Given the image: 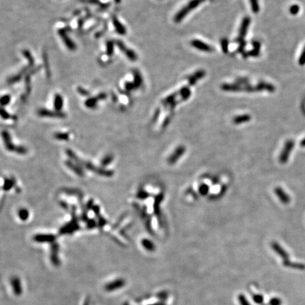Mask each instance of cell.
<instances>
[{"label": "cell", "instance_id": "7", "mask_svg": "<svg viewBox=\"0 0 305 305\" xmlns=\"http://www.w3.org/2000/svg\"><path fill=\"white\" fill-rule=\"evenodd\" d=\"M250 22H251V19L249 16H245L244 18V19L242 20V24H241L240 29V33H239V37L237 38V41H244L243 39H244V37L246 36V32H247L248 28H249L250 25Z\"/></svg>", "mask_w": 305, "mask_h": 305}, {"label": "cell", "instance_id": "40", "mask_svg": "<svg viewBox=\"0 0 305 305\" xmlns=\"http://www.w3.org/2000/svg\"><path fill=\"white\" fill-rule=\"evenodd\" d=\"M290 11L292 14H296L299 11V7L297 5H293V6L291 7Z\"/></svg>", "mask_w": 305, "mask_h": 305}, {"label": "cell", "instance_id": "29", "mask_svg": "<svg viewBox=\"0 0 305 305\" xmlns=\"http://www.w3.org/2000/svg\"><path fill=\"white\" fill-rule=\"evenodd\" d=\"M250 4H251V10L253 13L257 14L259 12V5L258 0H250Z\"/></svg>", "mask_w": 305, "mask_h": 305}, {"label": "cell", "instance_id": "1", "mask_svg": "<svg viewBox=\"0 0 305 305\" xmlns=\"http://www.w3.org/2000/svg\"><path fill=\"white\" fill-rule=\"evenodd\" d=\"M66 152H67V156H69V158H70L71 159H72L73 160H74L76 163H78V165L83 166V167H85V168H86L87 170H88L92 171L93 172L99 175L100 176H104V177H112V175H114V172H112L111 170H107L103 169V168H100V167H97V166L93 165L90 162L84 161V160H81V159L78 158V156H76V155L75 154V153L73 152L72 151H71V150H69V149L67 150Z\"/></svg>", "mask_w": 305, "mask_h": 305}, {"label": "cell", "instance_id": "31", "mask_svg": "<svg viewBox=\"0 0 305 305\" xmlns=\"http://www.w3.org/2000/svg\"><path fill=\"white\" fill-rule=\"evenodd\" d=\"M113 159L114 158H113V156H112V155H108V156H106L105 158H104L103 160H101V165H103L104 166L109 165V163H111V162H112Z\"/></svg>", "mask_w": 305, "mask_h": 305}, {"label": "cell", "instance_id": "5", "mask_svg": "<svg viewBox=\"0 0 305 305\" xmlns=\"http://www.w3.org/2000/svg\"><path fill=\"white\" fill-rule=\"evenodd\" d=\"M59 246L57 243L54 242L51 245V252H50V261L52 264L56 267H58L60 265V261L59 259Z\"/></svg>", "mask_w": 305, "mask_h": 305}, {"label": "cell", "instance_id": "25", "mask_svg": "<svg viewBox=\"0 0 305 305\" xmlns=\"http://www.w3.org/2000/svg\"><path fill=\"white\" fill-rule=\"evenodd\" d=\"M180 93L181 94V96H182V100H186L189 99L190 96H191V91H190V89L189 88L185 86V87H183L182 89H181L180 91Z\"/></svg>", "mask_w": 305, "mask_h": 305}, {"label": "cell", "instance_id": "34", "mask_svg": "<svg viewBox=\"0 0 305 305\" xmlns=\"http://www.w3.org/2000/svg\"><path fill=\"white\" fill-rule=\"evenodd\" d=\"M221 45H222V49L223 50L224 53H227L228 52V41L227 39H222L221 41Z\"/></svg>", "mask_w": 305, "mask_h": 305}, {"label": "cell", "instance_id": "41", "mask_svg": "<svg viewBox=\"0 0 305 305\" xmlns=\"http://www.w3.org/2000/svg\"><path fill=\"white\" fill-rule=\"evenodd\" d=\"M252 45L253 47H254L255 50H260L261 48V43H259V41H252Z\"/></svg>", "mask_w": 305, "mask_h": 305}, {"label": "cell", "instance_id": "42", "mask_svg": "<svg viewBox=\"0 0 305 305\" xmlns=\"http://www.w3.org/2000/svg\"><path fill=\"white\" fill-rule=\"evenodd\" d=\"M208 190H209V188H208L207 186L204 185L200 188V193H201V194L205 195L206 193H207Z\"/></svg>", "mask_w": 305, "mask_h": 305}, {"label": "cell", "instance_id": "43", "mask_svg": "<svg viewBox=\"0 0 305 305\" xmlns=\"http://www.w3.org/2000/svg\"><path fill=\"white\" fill-rule=\"evenodd\" d=\"M1 117L4 119V120H7V119H9L10 117V115L8 114V112H7L6 111H4V109L3 108L1 109Z\"/></svg>", "mask_w": 305, "mask_h": 305}, {"label": "cell", "instance_id": "20", "mask_svg": "<svg viewBox=\"0 0 305 305\" xmlns=\"http://www.w3.org/2000/svg\"><path fill=\"white\" fill-rule=\"evenodd\" d=\"M256 88L258 91H261L263 90H266L269 92H273L275 91V87L273 86L272 84H270V83H265V82H260L257 84Z\"/></svg>", "mask_w": 305, "mask_h": 305}, {"label": "cell", "instance_id": "45", "mask_svg": "<svg viewBox=\"0 0 305 305\" xmlns=\"http://www.w3.org/2000/svg\"><path fill=\"white\" fill-rule=\"evenodd\" d=\"M254 300H255L257 303H262L263 301V298H262V296L257 295V296H256L255 297H254Z\"/></svg>", "mask_w": 305, "mask_h": 305}, {"label": "cell", "instance_id": "49", "mask_svg": "<svg viewBox=\"0 0 305 305\" xmlns=\"http://www.w3.org/2000/svg\"><path fill=\"white\" fill-rule=\"evenodd\" d=\"M123 305H129V303H128L127 302H126L125 303H124Z\"/></svg>", "mask_w": 305, "mask_h": 305}, {"label": "cell", "instance_id": "18", "mask_svg": "<svg viewBox=\"0 0 305 305\" xmlns=\"http://www.w3.org/2000/svg\"><path fill=\"white\" fill-rule=\"evenodd\" d=\"M112 23H113V25H114V28H115V30H117V32L118 33H120V35H125V33H126L125 27L122 24L121 22L119 21V20L115 17V16L113 17Z\"/></svg>", "mask_w": 305, "mask_h": 305}, {"label": "cell", "instance_id": "35", "mask_svg": "<svg viewBox=\"0 0 305 305\" xmlns=\"http://www.w3.org/2000/svg\"><path fill=\"white\" fill-rule=\"evenodd\" d=\"M205 75H206V72H204V71L200 70V71H198V72H196L193 75V76H194L195 78H196L197 81H198L199 79H200V78H201L204 77V76H205Z\"/></svg>", "mask_w": 305, "mask_h": 305}, {"label": "cell", "instance_id": "15", "mask_svg": "<svg viewBox=\"0 0 305 305\" xmlns=\"http://www.w3.org/2000/svg\"><path fill=\"white\" fill-rule=\"evenodd\" d=\"M59 35L61 36L62 39L63 40L64 43L66 46L68 47L69 49H70V50H74L75 47H76V45H75L74 43H73V41H72V40H71L70 38L67 36V35L64 32V30H60V31H59Z\"/></svg>", "mask_w": 305, "mask_h": 305}, {"label": "cell", "instance_id": "48", "mask_svg": "<svg viewBox=\"0 0 305 305\" xmlns=\"http://www.w3.org/2000/svg\"><path fill=\"white\" fill-rule=\"evenodd\" d=\"M300 145H301V146H302V147H305V138H304V139H303V140L302 141H301Z\"/></svg>", "mask_w": 305, "mask_h": 305}, {"label": "cell", "instance_id": "11", "mask_svg": "<svg viewBox=\"0 0 305 305\" xmlns=\"http://www.w3.org/2000/svg\"><path fill=\"white\" fill-rule=\"evenodd\" d=\"M33 240L35 242L40 243L47 242L52 244L55 241L56 237L54 235H50V234H45H45H38L34 237Z\"/></svg>", "mask_w": 305, "mask_h": 305}, {"label": "cell", "instance_id": "26", "mask_svg": "<svg viewBox=\"0 0 305 305\" xmlns=\"http://www.w3.org/2000/svg\"><path fill=\"white\" fill-rule=\"evenodd\" d=\"M205 1L206 0H191V1H190L189 4L187 5V7H188L189 11L193 10L194 9H196L197 7H199V5L200 4H201Z\"/></svg>", "mask_w": 305, "mask_h": 305}, {"label": "cell", "instance_id": "12", "mask_svg": "<svg viewBox=\"0 0 305 305\" xmlns=\"http://www.w3.org/2000/svg\"><path fill=\"white\" fill-rule=\"evenodd\" d=\"M185 152V148L184 146H179L177 149L175 151V152L171 155L168 159V162L170 164L175 163V162L177 161V160L180 157H181Z\"/></svg>", "mask_w": 305, "mask_h": 305}, {"label": "cell", "instance_id": "21", "mask_svg": "<svg viewBox=\"0 0 305 305\" xmlns=\"http://www.w3.org/2000/svg\"><path fill=\"white\" fill-rule=\"evenodd\" d=\"M54 107L57 111L59 112L63 107V98L59 94H56L54 99Z\"/></svg>", "mask_w": 305, "mask_h": 305}, {"label": "cell", "instance_id": "8", "mask_svg": "<svg viewBox=\"0 0 305 305\" xmlns=\"http://www.w3.org/2000/svg\"><path fill=\"white\" fill-rule=\"evenodd\" d=\"M117 45L119 48L121 50L122 52H124L125 54V55L127 56V57L129 59L131 60V61H135V60L137 59V54L135 53L134 51L131 49L127 48V47L125 46V45L121 41H117Z\"/></svg>", "mask_w": 305, "mask_h": 305}, {"label": "cell", "instance_id": "22", "mask_svg": "<svg viewBox=\"0 0 305 305\" xmlns=\"http://www.w3.org/2000/svg\"><path fill=\"white\" fill-rule=\"evenodd\" d=\"M251 120V116L249 114H242V115L237 116L234 118V123L239 125V124L244 123V122H249Z\"/></svg>", "mask_w": 305, "mask_h": 305}, {"label": "cell", "instance_id": "24", "mask_svg": "<svg viewBox=\"0 0 305 305\" xmlns=\"http://www.w3.org/2000/svg\"><path fill=\"white\" fill-rule=\"evenodd\" d=\"M141 244L143 247L149 251H153L156 249L154 244L150 240H146V239H144V240H142Z\"/></svg>", "mask_w": 305, "mask_h": 305}, {"label": "cell", "instance_id": "19", "mask_svg": "<svg viewBox=\"0 0 305 305\" xmlns=\"http://www.w3.org/2000/svg\"><path fill=\"white\" fill-rule=\"evenodd\" d=\"M189 12L190 11L187 6L183 7V8L176 14V16H175V21L176 22V23L180 22L182 20H183L184 18L188 14H189Z\"/></svg>", "mask_w": 305, "mask_h": 305}, {"label": "cell", "instance_id": "36", "mask_svg": "<svg viewBox=\"0 0 305 305\" xmlns=\"http://www.w3.org/2000/svg\"><path fill=\"white\" fill-rule=\"evenodd\" d=\"M1 105H7V104L10 102V96H4L1 99Z\"/></svg>", "mask_w": 305, "mask_h": 305}, {"label": "cell", "instance_id": "10", "mask_svg": "<svg viewBox=\"0 0 305 305\" xmlns=\"http://www.w3.org/2000/svg\"><path fill=\"white\" fill-rule=\"evenodd\" d=\"M191 45H192L193 47H195V48L198 49V50H199L204 51V52H212L213 51V47L210 46L208 44L199 41V40H193V41L191 42Z\"/></svg>", "mask_w": 305, "mask_h": 305}, {"label": "cell", "instance_id": "3", "mask_svg": "<svg viewBox=\"0 0 305 305\" xmlns=\"http://www.w3.org/2000/svg\"><path fill=\"white\" fill-rule=\"evenodd\" d=\"M294 146H295V143L293 140H289L286 142L284 149L280 156V162L281 163H285L288 161L290 153L293 149Z\"/></svg>", "mask_w": 305, "mask_h": 305}, {"label": "cell", "instance_id": "38", "mask_svg": "<svg viewBox=\"0 0 305 305\" xmlns=\"http://www.w3.org/2000/svg\"><path fill=\"white\" fill-rule=\"evenodd\" d=\"M281 300L279 298H273L272 299L270 302V304L271 305H280L281 304Z\"/></svg>", "mask_w": 305, "mask_h": 305}, {"label": "cell", "instance_id": "37", "mask_svg": "<svg viewBox=\"0 0 305 305\" xmlns=\"http://www.w3.org/2000/svg\"><path fill=\"white\" fill-rule=\"evenodd\" d=\"M96 221L93 220H87V227L89 228V229H92L94 227H96Z\"/></svg>", "mask_w": 305, "mask_h": 305}, {"label": "cell", "instance_id": "2", "mask_svg": "<svg viewBox=\"0 0 305 305\" xmlns=\"http://www.w3.org/2000/svg\"><path fill=\"white\" fill-rule=\"evenodd\" d=\"M2 136L4 141L5 146H6V149L8 150V151H14V152H16V153H19V154L21 155L25 154V153H27V150L25 148L22 146H16L12 143V140H11L10 135L7 131H3Z\"/></svg>", "mask_w": 305, "mask_h": 305}, {"label": "cell", "instance_id": "16", "mask_svg": "<svg viewBox=\"0 0 305 305\" xmlns=\"http://www.w3.org/2000/svg\"><path fill=\"white\" fill-rule=\"evenodd\" d=\"M272 246H273V249L275 250V251H276V252L278 254L280 255L285 261H288V258H289V255L287 254L286 251H285V250L283 249V248L281 247V246L279 245L277 243L273 242V244H272Z\"/></svg>", "mask_w": 305, "mask_h": 305}, {"label": "cell", "instance_id": "30", "mask_svg": "<svg viewBox=\"0 0 305 305\" xmlns=\"http://www.w3.org/2000/svg\"><path fill=\"white\" fill-rule=\"evenodd\" d=\"M19 216L23 221L26 220L29 216V213L26 209H23L19 211Z\"/></svg>", "mask_w": 305, "mask_h": 305}, {"label": "cell", "instance_id": "39", "mask_svg": "<svg viewBox=\"0 0 305 305\" xmlns=\"http://www.w3.org/2000/svg\"><path fill=\"white\" fill-rule=\"evenodd\" d=\"M137 196H138L139 199H145L146 197L148 196V193L144 191H138V194H137Z\"/></svg>", "mask_w": 305, "mask_h": 305}, {"label": "cell", "instance_id": "33", "mask_svg": "<svg viewBox=\"0 0 305 305\" xmlns=\"http://www.w3.org/2000/svg\"><path fill=\"white\" fill-rule=\"evenodd\" d=\"M96 104H97V100H96V98H90V99H88L86 101V103H85V105H86L87 107H88L89 108H93L95 106H96Z\"/></svg>", "mask_w": 305, "mask_h": 305}, {"label": "cell", "instance_id": "9", "mask_svg": "<svg viewBox=\"0 0 305 305\" xmlns=\"http://www.w3.org/2000/svg\"><path fill=\"white\" fill-rule=\"evenodd\" d=\"M10 283L12 287L14 295L16 296H21L23 290H22L21 283L19 277L17 276H13L10 279Z\"/></svg>", "mask_w": 305, "mask_h": 305}, {"label": "cell", "instance_id": "28", "mask_svg": "<svg viewBox=\"0 0 305 305\" xmlns=\"http://www.w3.org/2000/svg\"><path fill=\"white\" fill-rule=\"evenodd\" d=\"M14 184H15V180H12V179H6L4 182V184L3 186V189L5 190V191H8L12 187H14Z\"/></svg>", "mask_w": 305, "mask_h": 305}, {"label": "cell", "instance_id": "17", "mask_svg": "<svg viewBox=\"0 0 305 305\" xmlns=\"http://www.w3.org/2000/svg\"><path fill=\"white\" fill-rule=\"evenodd\" d=\"M65 163H66V165H67V167H69L72 171H74V172L78 175V176H79V177L83 176V175H84L83 171L82 170L81 168L79 167V166L77 165L78 164H74L73 162H72L71 161H68V160L66 161Z\"/></svg>", "mask_w": 305, "mask_h": 305}, {"label": "cell", "instance_id": "27", "mask_svg": "<svg viewBox=\"0 0 305 305\" xmlns=\"http://www.w3.org/2000/svg\"><path fill=\"white\" fill-rule=\"evenodd\" d=\"M283 264L285 265V266H289V267H291V268H297V269H304L305 268V266L304 264H293V263H290L289 261H285Z\"/></svg>", "mask_w": 305, "mask_h": 305}, {"label": "cell", "instance_id": "4", "mask_svg": "<svg viewBox=\"0 0 305 305\" xmlns=\"http://www.w3.org/2000/svg\"><path fill=\"white\" fill-rule=\"evenodd\" d=\"M126 282L124 279L117 278L116 280L111 281L105 285V290L107 292H113L115 290L121 289L125 285Z\"/></svg>", "mask_w": 305, "mask_h": 305}, {"label": "cell", "instance_id": "32", "mask_svg": "<svg viewBox=\"0 0 305 305\" xmlns=\"http://www.w3.org/2000/svg\"><path fill=\"white\" fill-rule=\"evenodd\" d=\"M54 137L58 140L67 141L69 139V134L64 133H57L54 134Z\"/></svg>", "mask_w": 305, "mask_h": 305}, {"label": "cell", "instance_id": "13", "mask_svg": "<svg viewBox=\"0 0 305 305\" xmlns=\"http://www.w3.org/2000/svg\"><path fill=\"white\" fill-rule=\"evenodd\" d=\"M38 114L42 117H63L64 114L61 112H53L45 109H41L38 111Z\"/></svg>", "mask_w": 305, "mask_h": 305}, {"label": "cell", "instance_id": "44", "mask_svg": "<svg viewBox=\"0 0 305 305\" xmlns=\"http://www.w3.org/2000/svg\"><path fill=\"white\" fill-rule=\"evenodd\" d=\"M240 303L242 305H250L249 303L247 302V301H246V299H245V297H244V296H240Z\"/></svg>", "mask_w": 305, "mask_h": 305}, {"label": "cell", "instance_id": "6", "mask_svg": "<svg viewBox=\"0 0 305 305\" xmlns=\"http://www.w3.org/2000/svg\"><path fill=\"white\" fill-rule=\"evenodd\" d=\"M79 229V226L77 224V220L72 219V221L69 223H67L66 225L63 226L60 229L59 233L61 235H65V234H72L74 233V231L77 230Z\"/></svg>", "mask_w": 305, "mask_h": 305}, {"label": "cell", "instance_id": "23", "mask_svg": "<svg viewBox=\"0 0 305 305\" xmlns=\"http://www.w3.org/2000/svg\"><path fill=\"white\" fill-rule=\"evenodd\" d=\"M222 90L225 91H240L242 90V88L239 84H223L222 85Z\"/></svg>", "mask_w": 305, "mask_h": 305}, {"label": "cell", "instance_id": "47", "mask_svg": "<svg viewBox=\"0 0 305 305\" xmlns=\"http://www.w3.org/2000/svg\"><path fill=\"white\" fill-rule=\"evenodd\" d=\"M89 302H90V299H89V297H86V298H85L83 305H89Z\"/></svg>", "mask_w": 305, "mask_h": 305}, {"label": "cell", "instance_id": "14", "mask_svg": "<svg viewBox=\"0 0 305 305\" xmlns=\"http://www.w3.org/2000/svg\"><path fill=\"white\" fill-rule=\"evenodd\" d=\"M275 193L278 196L279 199L280 200L281 202H283L285 204H289L290 201V198L289 195L287 194L283 189H281L280 187H276L275 189Z\"/></svg>", "mask_w": 305, "mask_h": 305}, {"label": "cell", "instance_id": "46", "mask_svg": "<svg viewBox=\"0 0 305 305\" xmlns=\"http://www.w3.org/2000/svg\"><path fill=\"white\" fill-rule=\"evenodd\" d=\"M113 45H112V44H109L108 43V45H107V52H108L109 54H112V50H113Z\"/></svg>", "mask_w": 305, "mask_h": 305}]
</instances>
